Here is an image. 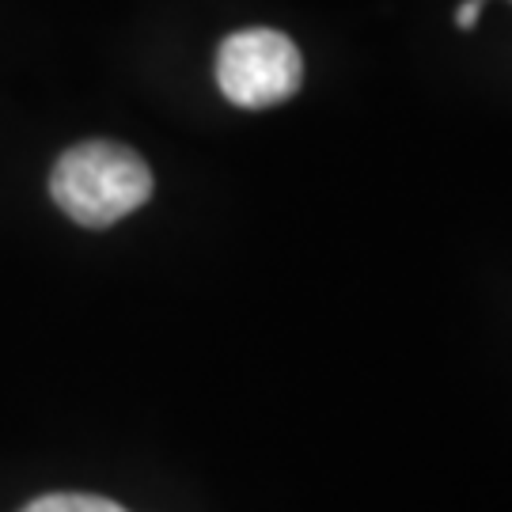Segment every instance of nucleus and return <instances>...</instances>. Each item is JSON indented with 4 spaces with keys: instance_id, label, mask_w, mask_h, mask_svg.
Segmentation results:
<instances>
[{
    "instance_id": "f257e3e1",
    "label": "nucleus",
    "mask_w": 512,
    "mask_h": 512,
    "mask_svg": "<svg viewBox=\"0 0 512 512\" xmlns=\"http://www.w3.org/2000/svg\"><path fill=\"white\" fill-rule=\"evenodd\" d=\"M50 198L84 228H110L152 198V171L126 145L80 141L50 171Z\"/></svg>"
},
{
    "instance_id": "7ed1b4c3",
    "label": "nucleus",
    "mask_w": 512,
    "mask_h": 512,
    "mask_svg": "<svg viewBox=\"0 0 512 512\" xmlns=\"http://www.w3.org/2000/svg\"><path fill=\"white\" fill-rule=\"evenodd\" d=\"M23 512H126V509L107 501V497H92V494H50V497H38L35 505H27Z\"/></svg>"
},
{
    "instance_id": "20e7f679",
    "label": "nucleus",
    "mask_w": 512,
    "mask_h": 512,
    "mask_svg": "<svg viewBox=\"0 0 512 512\" xmlns=\"http://www.w3.org/2000/svg\"><path fill=\"white\" fill-rule=\"evenodd\" d=\"M482 4H486V0H467V4H459V12H456V27H459V31H475Z\"/></svg>"
},
{
    "instance_id": "f03ea898",
    "label": "nucleus",
    "mask_w": 512,
    "mask_h": 512,
    "mask_svg": "<svg viewBox=\"0 0 512 512\" xmlns=\"http://www.w3.org/2000/svg\"><path fill=\"white\" fill-rule=\"evenodd\" d=\"M304 84V57L274 27H247L220 42L217 88L243 110H266L293 99Z\"/></svg>"
}]
</instances>
